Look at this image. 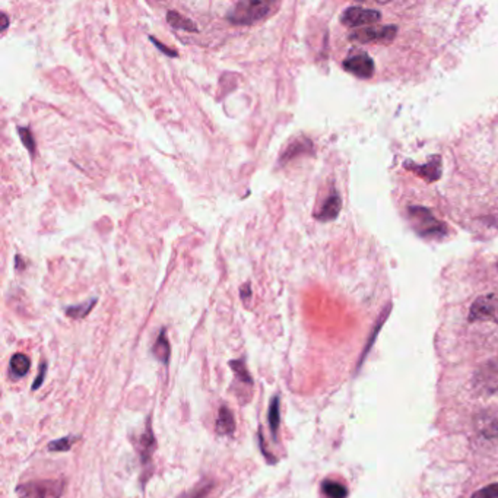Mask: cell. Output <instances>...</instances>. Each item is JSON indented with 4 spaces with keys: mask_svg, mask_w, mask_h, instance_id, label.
I'll return each instance as SVG.
<instances>
[{
    "mask_svg": "<svg viewBox=\"0 0 498 498\" xmlns=\"http://www.w3.org/2000/svg\"><path fill=\"white\" fill-rule=\"evenodd\" d=\"M272 6L274 5L269 2H260V0L239 2L230 10L226 19L234 25H252L266 18L270 14Z\"/></svg>",
    "mask_w": 498,
    "mask_h": 498,
    "instance_id": "obj_1",
    "label": "cell"
},
{
    "mask_svg": "<svg viewBox=\"0 0 498 498\" xmlns=\"http://www.w3.org/2000/svg\"><path fill=\"white\" fill-rule=\"evenodd\" d=\"M19 498H60L63 493L62 481H36L22 484L16 490Z\"/></svg>",
    "mask_w": 498,
    "mask_h": 498,
    "instance_id": "obj_2",
    "label": "cell"
},
{
    "mask_svg": "<svg viewBox=\"0 0 498 498\" xmlns=\"http://www.w3.org/2000/svg\"><path fill=\"white\" fill-rule=\"evenodd\" d=\"M410 213H411V218H412L415 228L420 234L427 235V237H431V235L438 237L446 233V226L440 221H437L428 209L411 208Z\"/></svg>",
    "mask_w": 498,
    "mask_h": 498,
    "instance_id": "obj_3",
    "label": "cell"
},
{
    "mask_svg": "<svg viewBox=\"0 0 498 498\" xmlns=\"http://www.w3.org/2000/svg\"><path fill=\"white\" fill-rule=\"evenodd\" d=\"M381 19V14L375 9H367L361 6H351L344 10L341 16V22L346 27L357 28L372 25Z\"/></svg>",
    "mask_w": 498,
    "mask_h": 498,
    "instance_id": "obj_4",
    "label": "cell"
},
{
    "mask_svg": "<svg viewBox=\"0 0 498 498\" xmlns=\"http://www.w3.org/2000/svg\"><path fill=\"white\" fill-rule=\"evenodd\" d=\"M482 320L498 323V297L484 296L472 304L469 311V322Z\"/></svg>",
    "mask_w": 498,
    "mask_h": 498,
    "instance_id": "obj_5",
    "label": "cell"
},
{
    "mask_svg": "<svg viewBox=\"0 0 498 498\" xmlns=\"http://www.w3.org/2000/svg\"><path fill=\"white\" fill-rule=\"evenodd\" d=\"M396 32H398V28L393 25H386V27H370V28H364V29H358L351 32L349 38L357 43H389L394 38Z\"/></svg>",
    "mask_w": 498,
    "mask_h": 498,
    "instance_id": "obj_6",
    "label": "cell"
},
{
    "mask_svg": "<svg viewBox=\"0 0 498 498\" xmlns=\"http://www.w3.org/2000/svg\"><path fill=\"white\" fill-rule=\"evenodd\" d=\"M345 71L353 73L357 78L368 79L375 73V62L370 56L364 51H358L355 54H351L349 58L344 62Z\"/></svg>",
    "mask_w": 498,
    "mask_h": 498,
    "instance_id": "obj_7",
    "label": "cell"
},
{
    "mask_svg": "<svg viewBox=\"0 0 498 498\" xmlns=\"http://www.w3.org/2000/svg\"><path fill=\"white\" fill-rule=\"evenodd\" d=\"M477 386L488 393H498V361L485 364L475 377Z\"/></svg>",
    "mask_w": 498,
    "mask_h": 498,
    "instance_id": "obj_8",
    "label": "cell"
},
{
    "mask_svg": "<svg viewBox=\"0 0 498 498\" xmlns=\"http://www.w3.org/2000/svg\"><path fill=\"white\" fill-rule=\"evenodd\" d=\"M405 168L423 177L425 181H428V183H433V181L440 178L441 174V158L437 155L431 156L427 165H412L411 161H406Z\"/></svg>",
    "mask_w": 498,
    "mask_h": 498,
    "instance_id": "obj_9",
    "label": "cell"
},
{
    "mask_svg": "<svg viewBox=\"0 0 498 498\" xmlns=\"http://www.w3.org/2000/svg\"><path fill=\"white\" fill-rule=\"evenodd\" d=\"M341 208H342L341 196H339L336 191H333V193L324 200V203L322 205V209H320L319 213L316 215V218L319 221H323V222L332 221V220H335L337 217L339 212H341Z\"/></svg>",
    "mask_w": 498,
    "mask_h": 498,
    "instance_id": "obj_10",
    "label": "cell"
},
{
    "mask_svg": "<svg viewBox=\"0 0 498 498\" xmlns=\"http://www.w3.org/2000/svg\"><path fill=\"white\" fill-rule=\"evenodd\" d=\"M138 449H139V455H141L142 463H143V465H148L152 455H154V449H155V437H154L151 427L146 428V431L141 436Z\"/></svg>",
    "mask_w": 498,
    "mask_h": 498,
    "instance_id": "obj_11",
    "label": "cell"
},
{
    "mask_svg": "<svg viewBox=\"0 0 498 498\" xmlns=\"http://www.w3.org/2000/svg\"><path fill=\"white\" fill-rule=\"evenodd\" d=\"M217 431L221 436H231L235 431V420L226 406H221L217 420Z\"/></svg>",
    "mask_w": 498,
    "mask_h": 498,
    "instance_id": "obj_12",
    "label": "cell"
},
{
    "mask_svg": "<svg viewBox=\"0 0 498 498\" xmlns=\"http://www.w3.org/2000/svg\"><path fill=\"white\" fill-rule=\"evenodd\" d=\"M167 21L168 24L171 25L176 29H183V31H189V32H198V27L195 25L193 21L187 19L186 16H183L181 14H178L177 10H169L167 14Z\"/></svg>",
    "mask_w": 498,
    "mask_h": 498,
    "instance_id": "obj_13",
    "label": "cell"
},
{
    "mask_svg": "<svg viewBox=\"0 0 498 498\" xmlns=\"http://www.w3.org/2000/svg\"><path fill=\"white\" fill-rule=\"evenodd\" d=\"M152 353H154V355L156 357L158 361H161V362H164V364H167L168 359H169V353H171V349H169V342H168L165 329L161 331L160 336H158L156 342H155V345L152 348Z\"/></svg>",
    "mask_w": 498,
    "mask_h": 498,
    "instance_id": "obj_14",
    "label": "cell"
},
{
    "mask_svg": "<svg viewBox=\"0 0 498 498\" xmlns=\"http://www.w3.org/2000/svg\"><path fill=\"white\" fill-rule=\"evenodd\" d=\"M9 366H10V372H12L14 377L19 379V377L27 376V372L31 367V361L24 354H15L12 357V359H10Z\"/></svg>",
    "mask_w": 498,
    "mask_h": 498,
    "instance_id": "obj_15",
    "label": "cell"
},
{
    "mask_svg": "<svg viewBox=\"0 0 498 498\" xmlns=\"http://www.w3.org/2000/svg\"><path fill=\"white\" fill-rule=\"evenodd\" d=\"M322 490L327 498H346L348 495V490L342 484L331 479H327L322 484Z\"/></svg>",
    "mask_w": 498,
    "mask_h": 498,
    "instance_id": "obj_16",
    "label": "cell"
},
{
    "mask_svg": "<svg viewBox=\"0 0 498 498\" xmlns=\"http://www.w3.org/2000/svg\"><path fill=\"white\" fill-rule=\"evenodd\" d=\"M95 303H97V298L89 300L88 303H84V304L72 305V307H67L66 309V314L69 316V317H72V319H82V317L88 316L89 311L93 310Z\"/></svg>",
    "mask_w": 498,
    "mask_h": 498,
    "instance_id": "obj_17",
    "label": "cell"
},
{
    "mask_svg": "<svg viewBox=\"0 0 498 498\" xmlns=\"http://www.w3.org/2000/svg\"><path fill=\"white\" fill-rule=\"evenodd\" d=\"M279 415H281L279 414V399H278V396H275V398L272 399V402H270L269 415H268L270 431H272V434H274V437H276V431H278V427H279V421H281Z\"/></svg>",
    "mask_w": 498,
    "mask_h": 498,
    "instance_id": "obj_18",
    "label": "cell"
},
{
    "mask_svg": "<svg viewBox=\"0 0 498 498\" xmlns=\"http://www.w3.org/2000/svg\"><path fill=\"white\" fill-rule=\"evenodd\" d=\"M230 366L233 367V371L235 372L237 379H239L240 381L243 383H247V384H252L253 380H252V376L248 375V371L244 366V361L243 359H237V361H231Z\"/></svg>",
    "mask_w": 498,
    "mask_h": 498,
    "instance_id": "obj_19",
    "label": "cell"
},
{
    "mask_svg": "<svg viewBox=\"0 0 498 498\" xmlns=\"http://www.w3.org/2000/svg\"><path fill=\"white\" fill-rule=\"evenodd\" d=\"M305 143H310V142H309L307 139H305L304 142H303V141H298V142H294V143H291V145L288 146V148H287V151L284 152V155H282L281 161H282V163H287V161H289V160H291V158L297 156L298 154L304 152V151H305Z\"/></svg>",
    "mask_w": 498,
    "mask_h": 498,
    "instance_id": "obj_20",
    "label": "cell"
},
{
    "mask_svg": "<svg viewBox=\"0 0 498 498\" xmlns=\"http://www.w3.org/2000/svg\"><path fill=\"white\" fill-rule=\"evenodd\" d=\"M78 437H64L60 440H54L51 443H49V450L50 451H67L71 450V447L73 446V443H76Z\"/></svg>",
    "mask_w": 498,
    "mask_h": 498,
    "instance_id": "obj_21",
    "label": "cell"
},
{
    "mask_svg": "<svg viewBox=\"0 0 498 498\" xmlns=\"http://www.w3.org/2000/svg\"><path fill=\"white\" fill-rule=\"evenodd\" d=\"M18 133L21 136V141L24 143L25 148L34 155L36 154V141H34V136L28 128H18Z\"/></svg>",
    "mask_w": 498,
    "mask_h": 498,
    "instance_id": "obj_22",
    "label": "cell"
},
{
    "mask_svg": "<svg viewBox=\"0 0 498 498\" xmlns=\"http://www.w3.org/2000/svg\"><path fill=\"white\" fill-rule=\"evenodd\" d=\"M472 498H498V482L477 491L472 495Z\"/></svg>",
    "mask_w": 498,
    "mask_h": 498,
    "instance_id": "obj_23",
    "label": "cell"
},
{
    "mask_svg": "<svg viewBox=\"0 0 498 498\" xmlns=\"http://www.w3.org/2000/svg\"><path fill=\"white\" fill-rule=\"evenodd\" d=\"M150 40H151V41H152V43H154V44H155V45H156V47H158V50H161V51H163V53H165V54H167V56H171V58H176V56H177V54H178V53H177V51H176V50H169V49H168V47H167V45H164V44H161V43H160V41H158V40H156V38H154V37H152V36H151V37H150Z\"/></svg>",
    "mask_w": 498,
    "mask_h": 498,
    "instance_id": "obj_24",
    "label": "cell"
},
{
    "mask_svg": "<svg viewBox=\"0 0 498 498\" xmlns=\"http://www.w3.org/2000/svg\"><path fill=\"white\" fill-rule=\"evenodd\" d=\"M45 372H47V366H45L44 362H43V364H41V368H40V375L37 376L36 383L32 384V390H37V389L41 386L43 381H44V377H45Z\"/></svg>",
    "mask_w": 498,
    "mask_h": 498,
    "instance_id": "obj_25",
    "label": "cell"
},
{
    "mask_svg": "<svg viewBox=\"0 0 498 498\" xmlns=\"http://www.w3.org/2000/svg\"><path fill=\"white\" fill-rule=\"evenodd\" d=\"M486 429H491V431L494 433V434H497L498 436V415L494 418V420L488 424V427H486Z\"/></svg>",
    "mask_w": 498,
    "mask_h": 498,
    "instance_id": "obj_26",
    "label": "cell"
},
{
    "mask_svg": "<svg viewBox=\"0 0 498 498\" xmlns=\"http://www.w3.org/2000/svg\"><path fill=\"white\" fill-rule=\"evenodd\" d=\"M250 296H252L250 285L246 284V285L241 288V298H243V300H246V297H247V298H250Z\"/></svg>",
    "mask_w": 498,
    "mask_h": 498,
    "instance_id": "obj_27",
    "label": "cell"
},
{
    "mask_svg": "<svg viewBox=\"0 0 498 498\" xmlns=\"http://www.w3.org/2000/svg\"><path fill=\"white\" fill-rule=\"evenodd\" d=\"M211 490V486L208 485V486H205V488H203V490H199V493L193 497V498H203V497H205L206 494H208V491Z\"/></svg>",
    "mask_w": 498,
    "mask_h": 498,
    "instance_id": "obj_28",
    "label": "cell"
},
{
    "mask_svg": "<svg viewBox=\"0 0 498 498\" xmlns=\"http://www.w3.org/2000/svg\"><path fill=\"white\" fill-rule=\"evenodd\" d=\"M2 19H3V27H2V31H5V29L8 28V25H9V21H8L6 14H2Z\"/></svg>",
    "mask_w": 498,
    "mask_h": 498,
    "instance_id": "obj_29",
    "label": "cell"
}]
</instances>
